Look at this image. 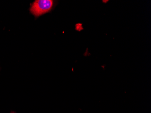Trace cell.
Here are the masks:
<instances>
[{"instance_id":"7a4b0ae2","label":"cell","mask_w":151,"mask_h":113,"mask_svg":"<svg viewBox=\"0 0 151 113\" xmlns=\"http://www.w3.org/2000/svg\"><path fill=\"white\" fill-rule=\"evenodd\" d=\"M11 113H15V112H12Z\"/></svg>"},{"instance_id":"6da1fadb","label":"cell","mask_w":151,"mask_h":113,"mask_svg":"<svg viewBox=\"0 0 151 113\" xmlns=\"http://www.w3.org/2000/svg\"><path fill=\"white\" fill-rule=\"evenodd\" d=\"M53 5L52 0H36L32 4L30 12L35 17H39L50 12Z\"/></svg>"}]
</instances>
